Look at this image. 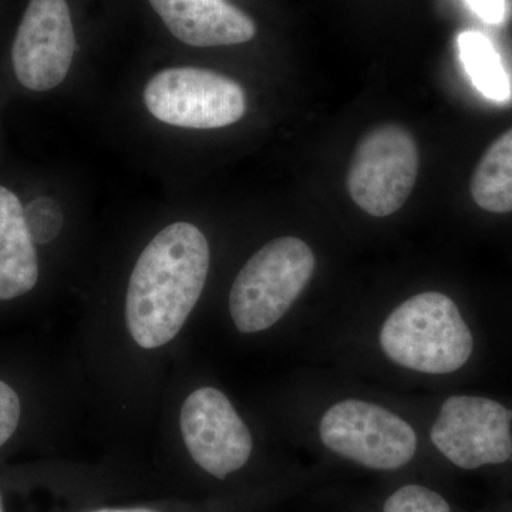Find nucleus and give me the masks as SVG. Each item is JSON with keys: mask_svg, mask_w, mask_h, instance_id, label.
<instances>
[{"mask_svg": "<svg viewBox=\"0 0 512 512\" xmlns=\"http://www.w3.org/2000/svg\"><path fill=\"white\" fill-rule=\"evenodd\" d=\"M211 251L190 222H174L151 239L128 281L126 326L138 348L156 350L177 338L200 301Z\"/></svg>", "mask_w": 512, "mask_h": 512, "instance_id": "nucleus-1", "label": "nucleus"}, {"mask_svg": "<svg viewBox=\"0 0 512 512\" xmlns=\"http://www.w3.org/2000/svg\"><path fill=\"white\" fill-rule=\"evenodd\" d=\"M380 346L396 365L427 375H448L466 365L474 338L453 299L423 292L387 316Z\"/></svg>", "mask_w": 512, "mask_h": 512, "instance_id": "nucleus-2", "label": "nucleus"}, {"mask_svg": "<svg viewBox=\"0 0 512 512\" xmlns=\"http://www.w3.org/2000/svg\"><path fill=\"white\" fill-rule=\"evenodd\" d=\"M311 247L296 237L272 239L239 271L229 292V313L241 333H258L276 325L315 272Z\"/></svg>", "mask_w": 512, "mask_h": 512, "instance_id": "nucleus-3", "label": "nucleus"}, {"mask_svg": "<svg viewBox=\"0 0 512 512\" xmlns=\"http://www.w3.org/2000/svg\"><path fill=\"white\" fill-rule=\"evenodd\" d=\"M144 103L165 124L211 130L241 120L247 111V94L241 84L224 74L197 67H173L148 82Z\"/></svg>", "mask_w": 512, "mask_h": 512, "instance_id": "nucleus-4", "label": "nucleus"}, {"mask_svg": "<svg viewBox=\"0 0 512 512\" xmlns=\"http://www.w3.org/2000/svg\"><path fill=\"white\" fill-rule=\"evenodd\" d=\"M419 165V148L406 128H373L360 140L350 163V198L372 217H389L409 200Z\"/></svg>", "mask_w": 512, "mask_h": 512, "instance_id": "nucleus-5", "label": "nucleus"}, {"mask_svg": "<svg viewBox=\"0 0 512 512\" xmlns=\"http://www.w3.org/2000/svg\"><path fill=\"white\" fill-rule=\"evenodd\" d=\"M319 434L330 451L372 470H397L417 451V434L407 421L365 400L333 404L320 420Z\"/></svg>", "mask_w": 512, "mask_h": 512, "instance_id": "nucleus-6", "label": "nucleus"}, {"mask_svg": "<svg viewBox=\"0 0 512 512\" xmlns=\"http://www.w3.org/2000/svg\"><path fill=\"white\" fill-rule=\"evenodd\" d=\"M512 410L487 397L453 396L441 406L430 439L464 470L503 464L512 457Z\"/></svg>", "mask_w": 512, "mask_h": 512, "instance_id": "nucleus-7", "label": "nucleus"}, {"mask_svg": "<svg viewBox=\"0 0 512 512\" xmlns=\"http://www.w3.org/2000/svg\"><path fill=\"white\" fill-rule=\"evenodd\" d=\"M180 429L195 464L220 480L241 470L254 448L247 424L215 387L188 394L181 407Z\"/></svg>", "mask_w": 512, "mask_h": 512, "instance_id": "nucleus-8", "label": "nucleus"}, {"mask_svg": "<svg viewBox=\"0 0 512 512\" xmlns=\"http://www.w3.org/2000/svg\"><path fill=\"white\" fill-rule=\"evenodd\" d=\"M76 53V35L66 0H29L12 43L19 83L47 92L64 82Z\"/></svg>", "mask_w": 512, "mask_h": 512, "instance_id": "nucleus-9", "label": "nucleus"}, {"mask_svg": "<svg viewBox=\"0 0 512 512\" xmlns=\"http://www.w3.org/2000/svg\"><path fill=\"white\" fill-rule=\"evenodd\" d=\"M167 29L185 45L231 46L256 35L254 20L225 0H148Z\"/></svg>", "mask_w": 512, "mask_h": 512, "instance_id": "nucleus-10", "label": "nucleus"}, {"mask_svg": "<svg viewBox=\"0 0 512 512\" xmlns=\"http://www.w3.org/2000/svg\"><path fill=\"white\" fill-rule=\"evenodd\" d=\"M39 259L15 192L0 187V301H12L35 288Z\"/></svg>", "mask_w": 512, "mask_h": 512, "instance_id": "nucleus-11", "label": "nucleus"}, {"mask_svg": "<svg viewBox=\"0 0 512 512\" xmlns=\"http://www.w3.org/2000/svg\"><path fill=\"white\" fill-rule=\"evenodd\" d=\"M471 197L484 211L512 212V128L481 157L471 178Z\"/></svg>", "mask_w": 512, "mask_h": 512, "instance_id": "nucleus-12", "label": "nucleus"}, {"mask_svg": "<svg viewBox=\"0 0 512 512\" xmlns=\"http://www.w3.org/2000/svg\"><path fill=\"white\" fill-rule=\"evenodd\" d=\"M457 45L464 69L478 92L497 103L510 100V77L491 40L476 30H467L460 33Z\"/></svg>", "mask_w": 512, "mask_h": 512, "instance_id": "nucleus-13", "label": "nucleus"}, {"mask_svg": "<svg viewBox=\"0 0 512 512\" xmlns=\"http://www.w3.org/2000/svg\"><path fill=\"white\" fill-rule=\"evenodd\" d=\"M25 221L35 244H49L63 228V211L55 200L39 197L25 207Z\"/></svg>", "mask_w": 512, "mask_h": 512, "instance_id": "nucleus-14", "label": "nucleus"}, {"mask_svg": "<svg viewBox=\"0 0 512 512\" xmlns=\"http://www.w3.org/2000/svg\"><path fill=\"white\" fill-rule=\"evenodd\" d=\"M383 512H450V505L436 491L412 484L390 495Z\"/></svg>", "mask_w": 512, "mask_h": 512, "instance_id": "nucleus-15", "label": "nucleus"}, {"mask_svg": "<svg viewBox=\"0 0 512 512\" xmlns=\"http://www.w3.org/2000/svg\"><path fill=\"white\" fill-rule=\"evenodd\" d=\"M22 404L18 393L8 383L0 380V447L8 443L18 430Z\"/></svg>", "mask_w": 512, "mask_h": 512, "instance_id": "nucleus-16", "label": "nucleus"}, {"mask_svg": "<svg viewBox=\"0 0 512 512\" xmlns=\"http://www.w3.org/2000/svg\"><path fill=\"white\" fill-rule=\"evenodd\" d=\"M471 10L488 25H498L505 18V0H466Z\"/></svg>", "mask_w": 512, "mask_h": 512, "instance_id": "nucleus-17", "label": "nucleus"}, {"mask_svg": "<svg viewBox=\"0 0 512 512\" xmlns=\"http://www.w3.org/2000/svg\"><path fill=\"white\" fill-rule=\"evenodd\" d=\"M89 512H157L150 510V508L131 507V508H100V510H93Z\"/></svg>", "mask_w": 512, "mask_h": 512, "instance_id": "nucleus-18", "label": "nucleus"}, {"mask_svg": "<svg viewBox=\"0 0 512 512\" xmlns=\"http://www.w3.org/2000/svg\"><path fill=\"white\" fill-rule=\"evenodd\" d=\"M0 512H5V508H3L2 494H0Z\"/></svg>", "mask_w": 512, "mask_h": 512, "instance_id": "nucleus-19", "label": "nucleus"}]
</instances>
